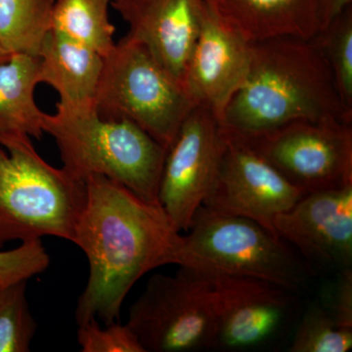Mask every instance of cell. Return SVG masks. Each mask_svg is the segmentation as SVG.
Here are the masks:
<instances>
[{
    "label": "cell",
    "instance_id": "cell-26",
    "mask_svg": "<svg viewBox=\"0 0 352 352\" xmlns=\"http://www.w3.org/2000/svg\"><path fill=\"white\" fill-rule=\"evenodd\" d=\"M351 4L352 0H320L321 29L330 24Z\"/></svg>",
    "mask_w": 352,
    "mask_h": 352
},
{
    "label": "cell",
    "instance_id": "cell-7",
    "mask_svg": "<svg viewBox=\"0 0 352 352\" xmlns=\"http://www.w3.org/2000/svg\"><path fill=\"white\" fill-rule=\"evenodd\" d=\"M126 325L144 352L214 349L217 325L210 276L179 266L153 275L129 308Z\"/></svg>",
    "mask_w": 352,
    "mask_h": 352
},
{
    "label": "cell",
    "instance_id": "cell-22",
    "mask_svg": "<svg viewBox=\"0 0 352 352\" xmlns=\"http://www.w3.org/2000/svg\"><path fill=\"white\" fill-rule=\"evenodd\" d=\"M352 349V330L340 327L321 302L302 315L289 346L291 352H346Z\"/></svg>",
    "mask_w": 352,
    "mask_h": 352
},
{
    "label": "cell",
    "instance_id": "cell-15",
    "mask_svg": "<svg viewBox=\"0 0 352 352\" xmlns=\"http://www.w3.org/2000/svg\"><path fill=\"white\" fill-rule=\"evenodd\" d=\"M210 12L247 43L314 38L321 28L320 0H205Z\"/></svg>",
    "mask_w": 352,
    "mask_h": 352
},
{
    "label": "cell",
    "instance_id": "cell-21",
    "mask_svg": "<svg viewBox=\"0 0 352 352\" xmlns=\"http://www.w3.org/2000/svg\"><path fill=\"white\" fill-rule=\"evenodd\" d=\"M29 280L0 288V352H28L38 324L27 298Z\"/></svg>",
    "mask_w": 352,
    "mask_h": 352
},
{
    "label": "cell",
    "instance_id": "cell-10",
    "mask_svg": "<svg viewBox=\"0 0 352 352\" xmlns=\"http://www.w3.org/2000/svg\"><path fill=\"white\" fill-rule=\"evenodd\" d=\"M222 131L226 147L219 173L201 206L254 220L273 231L278 215L305 194L242 139Z\"/></svg>",
    "mask_w": 352,
    "mask_h": 352
},
{
    "label": "cell",
    "instance_id": "cell-28",
    "mask_svg": "<svg viewBox=\"0 0 352 352\" xmlns=\"http://www.w3.org/2000/svg\"><path fill=\"white\" fill-rule=\"evenodd\" d=\"M112 1H116V0H112Z\"/></svg>",
    "mask_w": 352,
    "mask_h": 352
},
{
    "label": "cell",
    "instance_id": "cell-8",
    "mask_svg": "<svg viewBox=\"0 0 352 352\" xmlns=\"http://www.w3.org/2000/svg\"><path fill=\"white\" fill-rule=\"evenodd\" d=\"M234 135L305 194L352 184V122L298 120L261 133Z\"/></svg>",
    "mask_w": 352,
    "mask_h": 352
},
{
    "label": "cell",
    "instance_id": "cell-11",
    "mask_svg": "<svg viewBox=\"0 0 352 352\" xmlns=\"http://www.w3.org/2000/svg\"><path fill=\"white\" fill-rule=\"evenodd\" d=\"M210 279L217 325L214 349L261 346L286 326L294 292L256 278L215 275Z\"/></svg>",
    "mask_w": 352,
    "mask_h": 352
},
{
    "label": "cell",
    "instance_id": "cell-27",
    "mask_svg": "<svg viewBox=\"0 0 352 352\" xmlns=\"http://www.w3.org/2000/svg\"><path fill=\"white\" fill-rule=\"evenodd\" d=\"M10 53L7 52V51L2 47L1 44H0V65L6 63V62L10 59Z\"/></svg>",
    "mask_w": 352,
    "mask_h": 352
},
{
    "label": "cell",
    "instance_id": "cell-4",
    "mask_svg": "<svg viewBox=\"0 0 352 352\" xmlns=\"http://www.w3.org/2000/svg\"><path fill=\"white\" fill-rule=\"evenodd\" d=\"M204 274L256 278L295 292L309 270L288 243L258 222L201 206L182 235L176 263Z\"/></svg>",
    "mask_w": 352,
    "mask_h": 352
},
{
    "label": "cell",
    "instance_id": "cell-16",
    "mask_svg": "<svg viewBox=\"0 0 352 352\" xmlns=\"http://www.w3.org/2000/svg\"><path fill=\"white\" fill-rule=\"evenodd\" d=\"M38 82L59 94L57 105L94 108L104 57L96 51L50 31L38 52Z\"/></svg>",
    "mask_w": 352,
    "mask_h": 352
},
{
    "label": "cell",
    "instance_id": "cell-1",
    "mask_svg": "<svg viewBox=\"0 0 352 352\" xmlns=\"http://www.w3.org/2000/svg\"><path fill=\"white\" fill-rule=\"evenodd\" d=\"M87 199L74 244L87 256L89 275L76 309L78 325L119 320L132 287L147 273L175 264L182 234L157 203L139 198L104 176L85 180Z\"/></svg>",
    "mask_w": 352,
    "mask_h": 352
},
{
    "label": "cell",
    "instance_id": "cell-18",
    "mask_svg": "<svg viewBox=\"0 0 352 352\" xmlns=\"http://www.w3.org/2000/svg\"><path fill=\"white\" fill-rule=\"evenodd\" d=\"M111 1L54 0L50 31L63 34L106 56L116 43V28L109 18Z\"/></svg>",
    "mask_w": 352,
    "mask_h": 352
},
{
    "label": "cell",
    "instance_id": "cell-3",
    "mask_svg": "<svg viewBox=\"0 0 352 352\" xmlns=\"http://www.w3.org/2000/svg\"><path fill=\"white\" fill-rule=\"evenodd\" d=\"M43 131L54 139L62 168L76 179L104 176L143 200L160 204L166 148L138 124L103 119L94 107L56 104V113L44 116Z\"/></svg>",
    "mask_w": 352,
    "mask_h": 352
},
{
    "label": "cell",
    "instance_id": "cell-14",
    "mask_svg": "<svg viewBox=\"0 0 352 352\" xmlns=\"http://www.w3.org/2000/svg\"><path fill=\"white\" fill-rule=\"evenodd\" d=\"M111 6L129 24L126 36L144 45L183 87L207 8L205 0H116Z\"/></svg>",
    "mask_w": 352,
    "mask_h": 352
},
{
    "label": "cell",
    "instance_id": "cell-17",
    "mask_svg": "<svg viewBox=\"0 0 352 352\" xmlns=\"http://www.w3.org/2000/svg\"><path fill=\"white\" fill-rule=\"evenodd\" d=\"M38 57L13 54L0 65V146L10 150L43 138L44 116L34 97Z\"/></svg>",
    "mask_w": 352,
    "mask_h": 352
},
{
    "label": "cell",
    "instance_id": "cell-25",
    "mask_svg": "<svg viewBox=\"0 0 352 352\" xmlns=\"http://www.w3.org/2000/svg\"><path fill=\"white\" fill-rule=\"evenodd\" d=\"M321 303L340 327L352 330L351 267L340 270L332 291L328 294L325 302Z\"/></svg>",
    "mask_w": 352,
    "mask_h": 352
},
{
    "label": "cell",
    "instance_id": "cell-2",
    "mask_svg": "<svg viewBox=\"0 0 352 352\" xmlns=\"http://www.w3.org/2000/svg\"><path fill=\"white\" fill-rule=\"evenodd\" d=\"M352 122L332 72L314 38H280L251 44L244 83L219 124L239 135L261 133L298 120Z\"/></svg>",
    "mask_w": 352,
    "mask_h": 352
},
{
    "label": "cell",
    "instance_id": "cell-6",
    "mask_svg": "<svg viewBox=\"0 0 352 352\" xmlns=\"http://www.w3.org/2000/svg\"><path fill=\"white\" fill-rule=\"evenodd\" d=\"M94 106L103 119L138 124L166 149L196 107L147 48L126 36L104 56Z\"/></svg>",
    "mask_w": 352,
    "mask_h": 352
},
{
    "label": "cell",
    "instance_id": "cell-19",
    "mask_svg": "<svg viewBox=\"0 0 352 352\" xmlns=\"http://www.w3.org/2000/svg\"><path fill=\"white\" fill-rule=\"evenodd\" d=\"M54 0H0V44L13 54L38 56L50 31Z\"/></svg>",
    "mask_w": 352,
    "mask_h": 352
},
{
    "label": "cell",
    "instance_id": "cell-5",
    "mask_svg": "<svg viewBox=\"0 0 352 352\" xmlns=\"http://www.w3.org/2000/svg\"><path fill=\"white\" fill-rule=\"evenodd\" d=\"M87 184L51 166L32 142L0 147V249L43 237L73 241Z\"/></svg>",
    "mask_w": 352,
    "mask_h": 352
},
{
    "label": "cell",
    "instance_id": "cell-9",
    "mask_svg": "<svg viewBox=\"0 0 352 352\" xmlns=\"http://www.w3.org/2000/svg\"><path fill=\"white\" fill-rule=\"evenodd\" d=\"M226 139L219 120L196 106L166 149L160 180V205L176 230L186 232L219 173Z\"/></svg>",
    "mask_w": 352,
    "mask_h": 352
},
{
    "label": "cell",
    "instance_id": "cell-23",
    "mask_svg": "<svg viewBox=\"0 0 352 352\" xmlns=\"http://www.w3.org/2000/svg\"><path fill=\"white\" fill-rule=\"evenodd\" d=\"M78 342L82 352H144L131 328L118 321L104 328L95 319L80 324Z\"/></svg>",
    "mask_w": 352,
    "mask_h": 352
},
{
    "label": "cell",
    "instance_id": "cell-13",
    "mask_svg": "<svg viewBox=\"0 0 352 352\" xmlns=\"http://www.w3.org/2000/svg\"><path fill=\"white\" fill-rule=\"evenodd\" d=\"M250 63L251 43L217 19L207 6L183 80L190 99L220 122L244 83Z\"/></svg>",
    "mask_w": 352,
    "mask_h": 352
},
{
    "label": "cell",
    "instance_id": "cell-12",
    "mask_svg": "<svg viewBox=\"0 0 352 352\" xmlns=\"http://www.w3.org/2000/svg\"><path fill=\"white\" fill-rule=\"evenodd\" d=\"M273 231L308 261L351 267L352 184L305 194L278 215Z\"/></svg>",
    "mask_w": 352,
    "mask_h": 352
},
{
    "label": "cell",
    "instance_id": "cell-24",
    "mask_svg": "<svg viewBox=\"0 0 352 352\" xmlns=\"http://www.w3.org/2000/svg\"><path fill=\"white\" fill-rule=\"evenodd\" d=\"M50 258L41 240L21 243L11 251L0 252V288L30 280L47 270Z\"/></svg>",
    "mask_w": 352,
    "mask_h": 352
},
{
    "label": "cell",
    "instance_id": "cell-20",
    "mask_svg": "<svg viewBox=\"0 0 352 352\" xmlns=\"http://www.w3.org/2000/svg\"><path fill=\"white\" fill-rule=\"evenodd\" d=\"M329 65L340 100L352 112V6L314 36Z\"/></svg>",
    "mask_w": 352,
    "mask_h": 352
}]
</instances>
